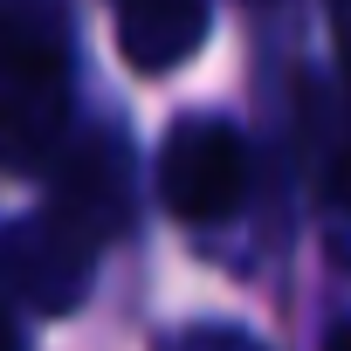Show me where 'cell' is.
Instances as JSON below:
<instances>
[{"label":"cell","mask_w":351,"mask_h":351,"mask_svg":"<svg viewBox=\"0 0 351 351\" xmlns=\"http://www.w3.org/2000/svg\"><path fill=\"white\" fill-rule=\"evenodd\" d=\"M69 124L62 0H0V172H42Z\"/></svg>","instance_id":"cell-1"},{"label":"cell","mask_w":351,"mask_h":351,"mask_svg":"<svg viewBox=\"0 0 351 351\" xmlns=\"http://www.w3.org/2000/svg\"><path fill=\"white\" fill-rule=\"evenodd\" d=\"M69 228H83L97 248L110 241V234H124L131 228V158H124V145L117 138H90L76 158H69V172H62V186H56V200H49Z\"/></svg>","instance_id":"cell-4"},{"label":"cell","mask_w":351,"mask_h":351,"mask_svg":"<svg viewBox=\"0 0 351 351\" xmlns=\"http://www.w3.org/2000/svg\"><path fill=\"white\" fill-rule=\"evenodd\" d=\"M158 193H165V207L180 214L186 228L228 221L248 200V145H241V131L214 124V117H186L180 131L165 138Z\"/></svg>","instance_id":"cell-2"},{"label":"cell","mask_w":351,"mask_h":351,"mask_svg":"<svg viewBox=\"0 0 351 351\" xmlns=\"http://www.w3.org/2000/svg\"><path fill=\"white\" fill-rule=\"evenodd\" d=\"M90 276H97V241L83 228H69L56 207L14 221L8 241H0V282H8L28 310H42V317L76 310L90 296Z\"/></svg>","instance_id":"cell-3"},{"label":"cell","mask_w":351,"mask_h":351,"mask_svg":"<svg viewBox=\"0 0 351 351\" xmlns=\"http://www.w3.org/2000/svg\"><path fill=\"white\" fill-rule=\"evenodd\" d=\"M330 35H337V76L351 97V0H330Z\"/></svg>","instance_id":"cell-7"},{"label":"cell","mask_w":351,"mask_h":351,"mask_svg":"<svg viewBox=\"0 0 351 351\" xmlns=\"http://www.w3.org/2000/svg\"><path fill=\"white\" fill-rule=\"evenodd\" d=\"M324 351H351V324H337V330H330V344H324Z\"/></svg>","instance_id":"cell-8"},{"label":"cell","mask_w":351,"mask_h":351,"mask_svg":"<svg viewBox=\"0 0 351 351\" xmlns=\"http://www.w3.org/2000/svg\"><path fill=\"white\" fill-rule=\"evenodd\" d=\"M0 351H14V330H8V317H0Z\"/></svg>","instance_id":"cell-9"},{"label":"cell","mask_w":351,"mask_h":351,"mask_svg":"<svg viewBox=\"0 0 351 351\" xmlns=\"http://www.w3.org/2000/svg\"><path fill=\"white\" fill-rule=\"evenodd\" d=\"M207 42V0H117V49L131 69L165 76Z\"/></svg>","instance_id":"cell-5"},{"label":"cell","mask_w":351,"mask_h":351,"mask_svg":"<svg viewBox=\"0 0 351 351\" xmlns=\"http://www.w3.org/2000/svg\"><path fill=\"white\" fill-rule=\"evenodd\" d=\"M324 221H330V248H337V262L351 269V152H337L330 165H324Z\"/></svg>","instance_id":"cell-6"}]
</instances>
